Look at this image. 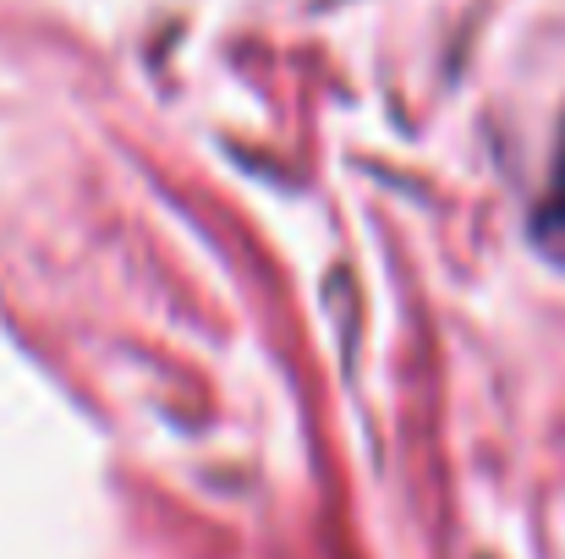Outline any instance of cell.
Segmentation results:
<instances>
[{"mask_svg":"<svg viewBox=\"0 0 565 559\" xmlns=\"http://www.w3.org/2000/svg\"><path fill=\"white\" fill-rule=\"evenodd\" d=\"M555 208L565 214V154H561V176H555Z\"/></svg>","mask_w":565,"mask_h":559,"instance_id":"1","label":"cell"}]
</instances>
